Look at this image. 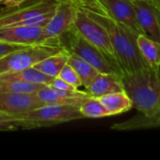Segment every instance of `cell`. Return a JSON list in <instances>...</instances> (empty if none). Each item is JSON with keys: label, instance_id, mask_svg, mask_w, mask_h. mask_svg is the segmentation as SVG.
<instances>
[{"label": "cell", "instance_id": "cell-1", "mask_svg": "<svg viewBox=\"0 0 160 160\" xmlns=\"http://www.w3.org/2000/svg\"><path fill=\"white\" fill-rule=\"evenodd\" d=\"M122 82L138 113L127 121L114 124L112 129L123 131L160 128V83L156 69L149 67L124 74Z\"/></svg>", "mask_w": 160, "mask_h": 160}, {"label": "cell", "instance_id": "cell-2", "mask_svg": "<svg viewBox=\"0 0 160 160\" xmlns=\"http://www.w3.org/2000/svg\"><path fill=\"white\" fill-rule=\"evenodd\" d=\"M88 16L103 25L111 38V42L122 68L123 75L132 73L150 66L142 55L137 44L138 34L127 25L117 22L109 16L101 15L91 10L83 9Z\"/></svg>", "mask_w": 160, "mask_h": 160}, {"label": "cell", "instance_id": "cell-3", "mask_svg": "<svg viewBox=\"0 0 160 160\" xmlns=\"http://www.w3.org/2000/svg\"><path fill=\"white\" fill-rule=\"evenodd\" d=\"M59 44L68 52L75 53L91 64L99 73H112L123 76L116 58L111 57L87 41L73 26L58 38Z\"/></svg>", "mask_w": 160, "mask_h": 160}, {"label": "cell", "instance_id": "cell-4", "mask_svg": "<svg viewBox=\"0 0 160 160\" xmlns=\"http://www.w3.org/2000/svg\"><path fill=\"white\" fill-rule=\"evenodd\" d=\"M66 50L59 42H45L23 47L0 58V74L33 68L45 58Z\"/></svg>", "mask_w": 160, "mask_h": 160}, {"label": "cell", "instance_id": "cell-5", "mask_svg": "<svg viewBox=\"0 0 160 160\" xmlns=\"http://www.w3.org/2000/svg\"><path fill=\"white\" fill-rule=\"evenodd\" d=\"M60 0H39L0 18L1 26L23 25L45 27L53 16Z\"/></svg>", "mask_w": 160, "mask_h": 160}, {"label": "cell", "instance_id": "cell-6", "mask_svg": "<svg viewBox=\"0 0 160 160\" xmlns=\"http://www.w3.org/2000/svg\"><path fill=\"white\" fill-rule=\"evenodd\" d=\"M74 27L87 41L95 45L107 55L116 58L106 28L88 16L82 8H78Z\"/></svg>", "mask_w": 160, "mask_h": 160}, {"label": "cell", "instance_id": "cell-7", "mask_svg": "<svg viewBox=\"0 0 160 160\" xmlns=\"http://www.w3.org/2000/svg\"><path fill=\"white\" fill-rule=\"evenodd\" d=\"M78 8L69 0H60L53 16L43 27L42 43L59 42L58 38L74 26Z\"/></svg>", "mask_w": 160, "mask_h": 160}, {"label": "cell", "instance_id": "cell-8", "mask_svg": "<svg viewBox=\"0 0 160 160\" xmlns=\"http://www.w3.org/2000/svg\"><path fill=\"white\" fill-rule=\"evenodd\" d=\"M20 116L45 123L49 127L60 123H66L84 118L79 107L71 105L53 104H45L38 109L27 112Z\"/></svg>", "mask_w": 160, "mask_h": 160}, {"label": "cell", "instance_id": "cell-9", "mask_svg": "<svg viewBox=\"0 0 160 160\" xmlns=\"http://www.w3.org/2000/svg\"><path fill=\"white\" fill-rule=\"evenodd\" d=\"M43 105L37 93H0V111L7 113L20 116Z\"/></svg>", "mask_w": 160, "mask_h": 160}, {"label": "cell", "instance_id": "cell-10", "mask_svg": "<svg viewBox=\"0 0 160 160\" xmlns=\"http://www.w3.org/2000/svg\"><path fill=\"white\" fill-rule=\"evenodd\" d=\"M132 3L143 35L160 41V18L157 7L148 0H132Z\"/></svg>", "mask_w": 160, "mask_h": 160}, {"label": "cell", "instance_id": "cell-11", "mask_svg": "<svg viewBox=\"0 0 160 160\" xmlns=\"http://www.w3.org/2000/svg\"><path fill=\"white\" fill-rule=\"evenodd\" d=\"M108 16L123 23L138 35H143L137 21L132 0H99Z\"/></svg>", "mask_w": 160, "mask_h": 160}, {"label": "cell", "instance_id": "cell-12", "mask_svg": "<svg viewBox=\"0 0 160 160\" xmlns=\"http://www.w3.org/2000/svg\"><path fill=\"white\" fill-rule=\"evenodd\" d=\"M43 27L12 25L0 27V41L22 45L31 46L42 43Z\"/></svg>", "mask_w": 160, "mask_h": 160}, {"label": "cell", "instance_id": "cell-13", "mask_svg": "<svg viewBox=\"0 0 160 160\" xmlns=\"http://www.w3.org/2000/svg\"><path fill=\"white\" fill-rule=\"evenodd\" d=\"M86 94L92 98H100L102 96L125 91L122 76L112 73H99L95 80L85 87Z\"/></svg>", "mask_w": 160, "mask_h": 160}, {"label": "cell", "instance_id": "cell-14", "mask_svg": "<svg viewBox=\"0 0 160 160\" xmlns=\"http://www.w3.org/2000/svg\"><path fill=\"white\" fill-rule=\"evenodd\" d=\"M49 127L47 124L0 111V130H26Z\"/></svg>", "mask_w": 160, "mask_h": 160}, {"label": "cell", "instance_id": "cell-15", "mask_svg": "<svg viewBox=\"0 0 160 160\" xmlns=\"http://www.w3.org/2000/svg\"><path fill=\"white\" fill-rule=\"evenodd\" d=\"M98 99L112 116L127 112L133 108L132 100L126 91L111 93L98 98Z\"/></svg>", "mask_w": 160, "mask_h": 160}, {"label": "cell", "instance_id": "cell-16", "mask_svg": "<svg viewBox=\"0 0 160 160\" xmlns=\"http://www.w3.org/2000/svg\"><path fill=\"white\" fill-rule=\"evenodd\" d=\"M38 97L40 98L42 102L45 104H53V105H71V106H76V107H81L82 104L88 99L90 97H81V98H64L60 95H58L55 90L50 86V85H45L41 89H39L37 92Z\"/></svg>", "mask_w": 160, "mask_h": 160}, {"label": "cell", "instance_id": "cell-17", "mask_svg": "<svg viewBox=\"0 0 160 160\" xmlns=\"http://www.w3.org/2000/svg\"><path fill=\"white\" fill-rule=\"evenodd\" d=\"M68 64L74 68L82 82V85L84 88L87 87L99 74V72L91 64L72 52H69Z\"/></svg>", "mask_w": 160, "mask_h": 160}, {"label": "cell", "instance_id": "cell-18", "mask_svg": "<svg viewBox=\"0 0 160 160\" xmlns=\"http://www.w3.org/2000/svg\"><path fill=\"white\" fill-rule=\"evenodd\" d=\"M137 44L148 65L153 68L158 67L160 65V41L152 39L144 35H139Z\"/></svg>", "mask_w": 160, "mask_h": 160}, {"label": "cell", "instance_id": "cell-19", "mask_svg": "<svg viewBox=\"0 0 160 160\" xmlns=\"http://www.w3.org/2000/svg\"><path fill=\"white\" fill-rule=\"evenodd\" d=\"M0 78L9 79V80H19V81L31 82V83L44 84V85H51L52 82L54 79L53 77L46 75L34 68H25L22 70L15 71V72L3 73V74H0Z\"/></svg>", "mask_w": 160, "mask_h": 160}, {"label": "cell", "instance_id": "cell-20", "mask_svg": "<svg viewBox=\"0 0 160 160\" xmlns=\"http://www.w3.org/2000/svg\"><path fill=\"white\" fill-rule=\"evenodd\" d=\"M68 55H69V52L64 50L56 54L45 58L41 62L36 64L33 68L41 71L46 75L55 78L59 75L64 66L68 63Z\"/></svg>", "mask_w": 160, "mask_h": 160}, {"label": "cell", "instance_id": "cell-21", "mask_svg": "<svg viewBox=\"0 0 160 160\" xmlns=\"http://www.w3.org/2000/svg\"><path fill=\"white\" fill-rule=\"evenodd\" d=\"M44 84H36L19 80H9L0 78V93H37L44 87Z\"/></svg>", "mask_w": 160, "mask_h": 160}, {"label": "cell", "instance_id": "cell-22", "mask_svg": "<svg viewBox=\"0 0 160 160\" xmlns=\"http://www.w3.org/2000/svg\"><path fill=\"white\" fill-rule=\"evenodd\" d=\"M80 111L84 118H103L112 116L98 98L90 97L82 104Z\"/></svg>", "mask_w": 160, "mask_h": 160}, {"label": "cell", "instance_id": "cell-23", "mask_svg": "<svg viewBox=\"0 0 160 160\" xmlns=\"http://www.w3.org/2000/svg\"><path fill=\"white\" fill-rule=\"evenodd\" d=\"M69 1L72 2L74 5H76L79 8L91 10L96 13L108 16L104 7L102 6L99 0H69Z\"/></svg>", "mask_w": 160, "mask_h": 160}, {"label": "cell", "instance_id": "cell-24", "mask_svg": "<svg viewBox=\"0 0 160 160\" xmlns=\"http://www.w3.org/2000/svg\"><path fill=\"white\" fill-rule=\"evenodd\" d=\"M57 77L61 78L62 80L66 81L67 82H68L69 84H71L72 86H74L76 88L82 86L78 74L76 73L74 68L68 63L64 66V68H62V70L60 71V73Z\"/></svg>", "mask_w": 160, "mask_h": 160}, {"label": "cell", "instance_id": "cell-25", "mask_svg": "<svg viewBox=\"0 0 160 160\" xmlns=\"http://www.w3.org/2000/svg\"><path fill=\"white\" fill-rule=\"evenodd\" d=\"M39 1V0H37ZM37 1H8V0H0V18L10 14L21 8L27 6L31 3L37 2Z\"/></svg>", "mask_w": 160, "mask_h": 160}, {"label": "cell", "instance_id": "cell-26", "mask_svg": "<svg viewBox=\"0 0 160 160\" xmlns=\"http://www.w3.org/2000/svg\"><path fill=\"white\" fill-rule=\"evenodd\" d=\"M50 86H52V88H55V89L65 90V91H76V90H78V88L72 86L71 84H69L68 82H67L66 81L62 80L59 77H55L53 79V81L52 82Z\"/></svg>", "mask_w": 160, "mask_h": 160}, {"label": "cell", "instance_id": "cell-27", "mask_svg": "<svg viewBox=\"0 0 160 160\" xmlns=\"http://www.w3.org/2000/svg\"><path fill=\"white\" fill-rule=\"evenodd\" d=\"M23 47H26V46H22V45H15V44H10V43H7V42H3V41H0V58L4 57L5 55L14 52V51H17V50H20Z\"/></svg>", "mask_w": 160, "mask_h": 160}, {"label": "cell", "instance_id": "cell-28", "mask_svg": "<svg viewBox=\"0 0 160 160\" xmlns=\"http://www.w3.org/2000/svg\"><path fill=\"white\" fill-rule=\"evenodd\" d=\"M155 69H156V74H157L158 80V82H159V83H160V65L158 66V67H157Z\"/></svg>", "mask_w": 160, "mask_h": 160}, {"label": "cell", "instance_id": "cell-29", "mask_svg": "<svg viewBox=\"0 0 160 160\" xmlns=\"http://www.w3.org/2000/svg\"><path fill=\"white\" fill-rule=\"evenodd\" d=\"M148 1L151 2L156 7H160V0H148Z\"/></svg>", "mask_w": 160, "mask_h": 160}, {"label": "cell", "instance_id": "cell-30", "mask_svg": "<svg viewBox=\"0 0 160 160\" xmlns=\"http://www.w3.org/2000/svg\"><path fill=\"white\" fill-rule=\"evenodd\" d=\"M8 1H22V2H25V1H37V0H8Z\"/></svg>", "mask_w": 160, "mask_h": 160}, {"label": "cell", "instance_id": "cell-31", "mask_svg": "<svg viewBox=\"0 0 160 160\" xmlns=\"http://www.w3.org/2000/svg\"><path fill=\"white\" fill-rule=\"evenodd\" d=\"M157 9H158V15H159L160 18V7H157Z\"/></svg>", "mask_w": 160, "mask_h": 160}]
</instances>
